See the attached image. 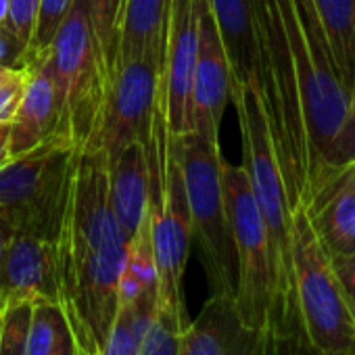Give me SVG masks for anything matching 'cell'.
Returning <instances> with one entry per match:
<instances>
[{"label":"cell","mask_w":355,"mask_h":355,"mask_svg":"<svg viewBox=\"0 0 355 355\" xmlns=\"http://www.w3.org/2000/svg\"><path fill=\"white\" fill-rule=\"evenodd\" d=\"M21 69H26V67H7V65H0V90H3Z\"/></svg>","instance_id":"obj_34"},{"label":"cell","mask_w":355,"mask_h":355,"mask_svg":"<svg viewBox=\"0 0 355 355\" xmlns=\"http://www.w3.org/2000/svg\"><path fill=\"white\" fill-rule=\"evenodd\" d=\"M293 284L299 328L315 355H355V318L305 207L293 209Z\"/></svg>","instance_id":"obj_7"},{"label":"cell","mask_w":355,"mask_h":355,"mask_svg":"<svg viewBox=\"0 0 355 355\" xmlns=\"http://www.w3.org/2000/svg\"><path fill=\"white\" fill-rule=\"evenodd\" d=\"M73 0H40V11L34 28V36L28 51V65L34 59L46 57L51 53V44L57 36V30L61 28L69 7Z\"/></svg>","instance_id":"obj_24"},{"label":"cell","mask_w":355,"mask_h":355,"mask_svg":"<svg viewBox=\"0 0 355 355\" xmlns=\"http://www.w3.org/2000/svg\"><path fill=\"white\" fill-rule=\"evenodd\" d=\"M178 343H180V332L157 313L144 334L140 355H178Z\"/></svg>","instance_id":"obj_27"},{"label":"cell","mask_w":355,"mask_h":355,"mask_svg":"<svg viewBox=\"0 0 355 355\" xmlns=\"http://www.w3.org/2000/svg\"><path fill=\"white\" fill-rule=\"evenodd\" d=\"M59 125V105L49 55L30 63L24 98L11 121V157L46 142Z\"/></svg>","instance_id":"obj_16"},{"label":"cell","mask_w":355,"mask_h":355,"mask_svg":"<svg viewBox=\"0 0 355 355\" xmlns=\"http://www.w3.org/2000/svg\"><path fill=\"white\" fill-rule=\"evenodd\" d=\"M11 159V123H0V167Z\"/></svg>","instance_id":"obj_32"},{"label":"cell","mask_w":355,"mask_h":355,"mask_svg":"<svg viewBox=\"0 0 355 355\" xmlns=\"http://www.w3.org/2000/svg\"><path fill=\"white\" fill-rule=\"evenodd\" d=\"M330 261L338 278V284L345 293V299L349 303V309L355 318V253L343 257H330Z\"/></svg>","instance_id":"obj_31"},{"label":"cell","mask_w":355,"mask_h":355,"mask_svg":"<svg viewBox=\"0 0 355 355\" xmlns=\"http://www.w3.org/2000/svg\"><path fill=\"white\" fill-rule=\"evenodd\" d=\"M207 7L224 42L232 82L257 88V30L266 21L268 0H207Z\"/></svg>","instance_id":"obj_15"},{"label":"cell","mask_w":355,"mask_h":355,"mask_svg":"<svg viewBox=\"0 0 355 355\" xmlns=\"http://www.w3.org/2000/svg\"><path fill=\"white\" fill-rule=\"evenodd\" d=\"M230 63L207 0H199V49L193 78V132L220 144V128L230 101Z\"/></svg>","instance_id":"obj_11"},{"label":"cell","mask_w":355,"mask_h":355,"mask_svg":"<svg viewBox=\"0 0 355 355\" xmlns=\"http://www.w3.org/2000/svg\"><path fill=\"white\" fill-rule=\"evenodd\" d=\"M263 355H315L307 345L299 326L278 328L266 324L263 328Z\"/></svg>","instance_id":"obj_26"},{"label":"cell","mask_w":355,"mask_h":355,"mask_svg":"<svg viewBox=\"0 0 355 355\" xmlns=\"http://www.w3.org/2000/svg\"><path fill=\"white\" fill-rule=\"evenodd\" d=\"M57 303V241L15 232L0 261V305Z\"/></svg>","instance_id":"obj_12"},{"label":"cell","mask_w":355,"mask_h":355,"mask_svg":"<svg viewBox=\"0 0 355 355\" xmlns=\"http://www.w3.org/2000/svg\"><path fill=\"white\" fill-rule=\"evenodd\" d=\"M78 146L53 134L0 167V216L15 232L57 241Z\"/></svg>","instance_id":"obj_5"},{"label":"cell","mask_w":355,"mask_h":355,"mask_svg":"<svg viewBox=\"0 0 355 355\" xmlns=\"http://www.w3.org/2000/svg\"><path fill=\"white\" fill-rule=\"evenodd\" d=\"M157 315V297L144 295L117 307L105 355H140V347L150 322Z\"/></svg>","instance_id":"obj_20"},{"label":"cell","mask_w":355,"mask_h":355,"mask_svg":"<svg viewBox=\"0 0 355 355\" xmlns=\"http://www.w3.org/2000/svg\"><path fill=\"white\" fill-rule=\"evenodd\" d=\"M0 65L28 67V44L5 24L0 26Z\"/></svg>","instance_id":"obj_30"},{"label":"cell","mask_w":355,"mask_h":355,"mask_svg":"<svg viewBox=\"0 0 355 355\" xmlns=\"http://www.w3.org/2000/svg\"><path fill=\"white\" fill-rule=\"evenodd\" d=\"M146 159L150 178L146 218L159 278L157 313L182 332L191 324L182 280L191 255L193 226L180 165L169 148V132L161 107L155 119L153 140L146 146Z\"/></svg>","instance_id":"obj_3"},{"label":"cell","mask_w":355,"mask_h":355,"mask_svg":"<svg viewBox=\"0 0 355 355\" xmlns=\"http://www.w3.org/2000/svg\"><path fill=\"white\" fill-rule=\"evenodd\" d=\"M125 0H88L92 26L96 34V42L101 49L103 65L107 71V82L117 67V49H119V26L121 11Z\"/></svg>","instance_id":"obj_22"},{"label":"cell","mask_w":355,"mask_h":355,"mask_svg":"<svg viewBox=\"0 0 355 355\" xmlns=\"http://www.w3.org/2000/svg\"><path fill=\"white\" fill-rule=\"evenodd\" d=\"M57 355H82L80 351H78V347H76V343H71V345H67L61 353H57Z\"/></svg>","instance_id":"obj_36"},{"label":"cell","mask_w":355,"mask_h":355,"mask_svg":"<svg viewBox=\"0 0 355 355\" xmlns=\"http://www.w3.org/2000/svg\"><path fill=\"white\" fill-rule=\"evenodd\" d=\"M7 13H9V0H0V26L7 24Z\"/></svg>","instance_id":"obj_35"},{"label":"cell","mask_w":355,"mask_h":355,"mask_svg":"<svg viewBox=\"0 0 355 355\" xmlns=\"http://www.w3.org/2000/svg\"><path fill=\"white\" fill-rule=\"evenodd\" d=\"M305 211L330 257L355 253V163L334 169Z\"/></svg>","instance_id":"obj_14"},{"label":"cell","mask_w":355,"mask_h":355,"mask_svg":"<svg viewBox=\"0 0 355 355\" xmlns=\"http://www.w3.org/2000/svg\"><path fill=\"white\" fill-rule=\"evenodd\" d=\"M161 107V69L150 61L117 63L107 82L101 117L86 146L98 148L107 163L138 142L144 148L153 140L155 119Z\"/></svg>","instance_id":"obj_9"},{"label":"cell","mask_w":355,"mask_h":355,"mask_svg":"<svg viewBox=\"0 0 355 355\" xmlns=\"http://www.w3.org/2000/svg\"><path fill=\"white\" fill-rule=\"evenodd\" d=\"M199 49V0H171L161 67V111L169 136L193 132V78Z\"/></svg>","instance_id":"obj_10"},{"label":"cell","mask_w":355,"mask_h":355,"mask_svg":"<svg viewBox=\"0 0 355 355\" xmlns=\"http://www.w3.org/2000/svg\"><path fill=\"white\" fill-rule=\"evenodd\" d=\"M13 234H15V230L9 224V220H5L3 216H0V261H3V257H5V251H7ZM0 307H3V305H0Z\"/></svg>","instance_id":"obj_33"},{"label":"cell","mask_w":355,"mask_h":355,"mask_svg":"<svg viewBox=\"0 0 355 355\" xmlns=\"http://www.w3.org/2000/svg\"><path fill=\"white\" fill-rule=\"evenodd\" d=\"M343 86L355 94V0H311Z\"/></svg>","instance_id":"obj_19"},{"label":"cell","mask_w":355,"mask_h":355,"mask_svg":"<svg viewBox=\"0 0 355 355\" xmlns=\"http://www.w3.org/2000/svg\"><path fill=\"white\" fill-rule=\"evenodd\" d=\"M32 309V303L0 307V355H26Z\"/></svg>","instance_id":"obj_23"},{"label":"cell","mask_w":355,"mask_h":355,"mask_svg":"<svg viewBox=\"0 0 355 355\" xmlns=\"http://www.w3.org/2000/svg\"><path fill=\"white\" fill-rule=\"evenodd\" d=\"M38 11H40V0H9L7 26L15 32V36H19L21 42L28 44V51L34 36Z\"/></svg>","instance_id":"obj_28"},{"label":"cell","mask_w":355,"mask_h":355,"mask_svg":"<svg viewBox=\"0 0 355 355\" xmlns=\"http://www.w3.org/2000/svg\"><path fill=\"white\" fill-rule=\"evenodd\" d=\"M222 184L236 261L234 303L243 322L261 330L274 307L268 230L245 167L222 159Z\"/></svg>","instance_id":"obj_8"},{"label":"cell","mask_w":355,"mask_h":355,"mask_svg":"<svg viewBox=\"0 0 355 355\" xmlns=\"http://www.w3.org/2000/svg\"><path fill=\"white\" fill-rule=\"evenodd\" d=\"M76 343L67 318L57 303H36L32 309L26 355H57Z\"/></svg>","instance_id":"obj_21"},{"label":"cell","mask_w":355,"mask_h":355,"mask_svg":"<svg viewBox=\"0 0 355 355\" xmlns=\"http://www.w3.org/2000/svg\"><path fill=\"white\" fill-rule=\"evenodd\" d=\"M28 78H30V65L26 69H21L3 90H0V123L13 121V117L19 109V103L24 98Z\"/></svg>","instance_id":"obj_29"},{"label":"cell","mask_w":355,"mask_h":355,"mask_svg":"<svg viewBox=\"0 0 355 355\" xmlns=\"http://www.w3.org/2000/svg\"><path fill=\"white\" fill-rule=\"evenodd\" d=\"M171 0H125L119 26L117 63L150 61L163 67Z\"/></svg>","instance_id":"obj_18"},{"label":"cell","mask_w":355,"mask_h":355,"mask_svg":"<svg viewBox=\"0 0 355 355\" xmlns=\"http://www.w3.org/2000/svg\"><path fill=\"white\" fill-rule=\"evenodd\" d=\"M128 243L109 201V163L98 148L84 146L57 236L59 305L82 355H105Z\"/></svg>","instance_id":"obj_1"},{"label":"cell","mask_w":355,"mask_h":355,"mask_svg":"<svg viewBox=\"0 0 355 355\" xmlns=\"http://www.w3.org/2000/svg\"><path fill=\"white\" fill-rule=\"evenodd\" d=\"M178 355H263V330L243 322L232 295H211L180 332Z\"/></svg>","instance_id":"obj_13"},{"label":"cell","mask_w":355,"mask_h":355,"mask_svg":"<svg viewBox=\"0 0 355 355\" xmlns=\"http://www.w3.org/2000/svg\"><path fill=\"white\" fill-rule=\"evenodd\" d=\"M49 65L59 105L55 134L71 140L80 150L94 136L107 92V71L88 0L71 3L51 44Z\"/></svg>","instance_id":"obj_6"},{"label":"cell","mask_w":355,"mask_h":355,"mask_svg":"<svg viewBox=\"0 0 355 355\" xmlns=\"http://www.w3.org/2000/svg\"><path fill=\"white\" fill-rule=\"evenodd\" d=\"M148 195L150 178L146 148L134 142L109 163V201L128 241L138 232L146 218Z\"/></svg>","instance_id":"obj_17"},{"label":"cell","mask_w":355,"mask_h":355,"mask_svg":"<svg viewBox=\"0 0 355 355\" xmlns=\"http://www.w3.org/2000/svg\"><path fill=\"white\" fill-rule=\"evenodd\" d=\"M230 101L236 107L243 134V167L261 211L270 243L274 307L266 324H274L278 328L297 326L299 320L293 284V209L276 159L266 111L255 86L232 82Z\"/></svg>","instance_id":"obj_2"},{"label":"cell","mask_w":355,"mask_h":355,"mask_svg":"<svg viewBox=\"0 0 355 355\" xmlns=\"http://www.w3.org/2000/svg\"><path fill=\"white\" fill-rule=\"evenodd\" d=\"M326 167H345L355 163V94L349 101L345 117L324 153Z\"/></svg>","instance_id":"obj_25"},{"label":"cell","mask_w":355,"mask_h":355,"mask_svg":"<svg viewBox=\"0 0 355 355\" xmlns=\"http://www.w3.org/2000/svg\"><path fill=\"white\" fill-rule=\"evenodd\" d=\"M169 148L180 165L193 239L201 249L211 295L234 297L236 261L222 184V148L195 132L169 136Z\"/></svg>","instance_id":"obj_4"}]
</instances>
